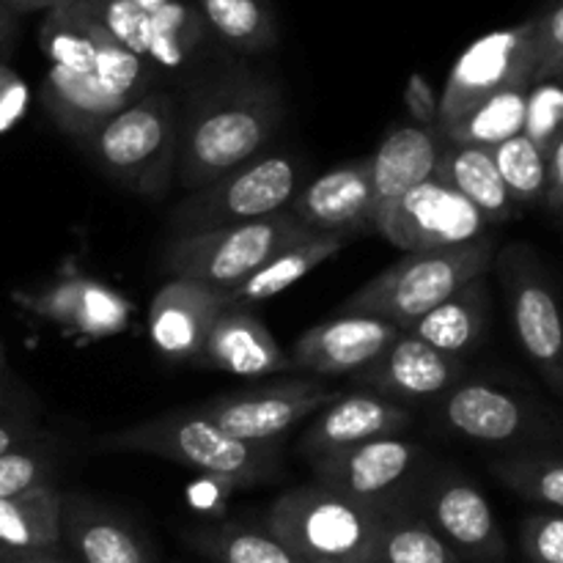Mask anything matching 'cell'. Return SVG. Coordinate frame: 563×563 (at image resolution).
Wrapping results in <instances>:
<instances>
[{
  "instance_id": "cell-23",
  "label": "cell",
  "mask_w": 563,
  "mask_h": 563,
  "mask_svg": "<svg viewBox=\"0 0 563 563\" xmlns=\"http://www.w3.org/2000/svg\"><path fill=\"white\" fill-rule=\"evenodd\" d=\"M64 542L80 563H154L143 539L104 506L64 493Z\"/></svg>"
},
{
  "instance_id": "cell-28",
  "label": "cell",
  "mask_w": 563,
  "mask_h": 563,
  "mask_svg": "<svg viewBox=\"0 0 563 563\" xmlns=\"http://www.w3.org/2000/svg\"><path fill=\"white\" fill-rule=\"evenodd\" d=\"M374 563H465L407 504L383 509Z\"/></svg>"
},
{
  "instance_id": "cell-40",
  "label": "cell",
  "mask_w": 563,
  "mask_h": 563,
  "mask_svg": "<svg viewBox=\"0 0 563 563\" xmlns=\"http://www.w3.org/2000/svg\"><path fill=\"white\" fill-rule=\"evenodd\" d=\"M548 203L563 212V135L548 154Z\"/></svg>"
},
{
  "instance_id": "cell-11",
  "label": "cell",
  "mask_w": 563,
  "mask_h": 563,
  "mask_svg": "<svg viewBox=\"0 0 563 563\" xmlns=\"http://www.w3.org/2000/svg\"><path fill=\"white\" fill-rule=\"evenodd\" d=\"M416 511L465 563H506L509 550L498 517L482 487L462 473L443 471L427 478Z\"/></svg>"
},
{
  "instance_id": "cell-37",
  "label": "cell",
  "mask_w": 563,
  "mask_h": 563,
  "mask_svg": "<svg viewBox=\"0 0 563 563\" xmlns=\"http://www.w3.org/2000/svg\"><path fill=\"white\" fill-rule=\"evenodd\" d=\"M520 542L528 563H563V511H539L528 517Z\"/></svg>"
},
{
  "instance_id": "cell-2",
  "label": "cell",
  "mask_w": 563,
  "mask_h": 563,
  "mask_svg": "<svg viewBox=\"0 0 563 563\" xmlns=\"http://www.w3.org/2000/svg\"><path fill=\"white\" fill-rule=\"evenodd\" d=\"M278 124V102L258 82L209 93L179 124L176 174L185 190H198L258 157Z\"/></svg>"
},
{
  "instance_id": "cell-38",
  "label": "cell",
  "mask_w": 563,
  "mask_h": 563,
  "mask_svg": "<svg viewBox=\"0 0 563 563\" xmlns=\"http://www.w3.org/2000/svg\"><path fill=\"white\" fill-rule=\"evenodd\" d=\"M143 14L152 16L157 25H163L170 36L176 38L179 44L192 42V36L201 27V16H198L196 5L192 0H132Z\"/></svg>"
},
{
  "instance_id": "cell-44",
  "label": "cell",
  "mask_w": 563,
  "mask_h": 563,
  "mask_svg": "<svg viewBox=\"0 0 563 563\" xmlns=\"http://www.w3.org/2000/svg\"><path fill=\"white\" fill-rule=\"evenodd\" d=\"M5 374V355H3V346H0V377Z\"/></svg>"
},
{
  "instance_id": "cell-9",
  "label": "cell",
  "mask_w": 563,
  "mask_h": 563,
  "mask_svg": "<svg viewBox=\"0 0 563 563\" xmlns=\"http://www.w3.org/2000/svg\"><path fill=\"white\" fill-rule=\"evenodd\" d=\"M339 396L319 379H284L262 388L231 390L196 407L214 427L253 445H278V438L317 416Z\"/></svg>"
},
{
  "instance_id": "cell-41",
  "label": "cell",
  "mask_w": 563,
  "mask_h": 563,
  "mask_svg": "<svg viewBox=\"0 0 563 563\" xmlns=\"http://www.w3.org/2000/svg\"><path fill=\"white\" fill-rule=\"evenodd\" d=\"M0 563H71L58 553H38V550H9L0 548Z\"/></svg>"
},
{
  "instance_id": "cell-7",
  "label": "cell",
  "mask_w": 563,
  "mask_h": 563,
  "mask_svg": "<svg viewBox=\"0 0 563 563\" xmlns=\"http://www.w3.org/2000/svg\"><path fill=\"white\" fill-rule=\"evenodd\" d=\"M300 190V165L289 154H262L192 190L170 212L176 234L264 220L289 209Z\"/></svg>"
},
{
  "instance_id": "cell-13",
  "label": "cell",
  "mask_w": 563,
  "mask_h": 563,
  "mask_svg": "<svg viewBox=\"0 0 563 563\" xmlns=\"http://www.w3.org/2000/svg\"><path fill=\"white\" fill-rule=\"evenodd\" d=\"M517 341L544 383L563 394V313L548 280L522 247L500 258Z\"/></svg>"
},
{
  "instance_id": "cell-16",
  "label": "cell",
  "mask_w": 563,
  "mask_h": 563,
  "mask_svg": "<svg viewBox=\"0 0 563 563\" xmlns=\"http://www.w3.org/2000/svg\"><path fill=\"white\" fill-rule=\"evenodd\" d=\"M399 333L401 330L385 319L339 313L335 319L313 324L291 344V368L317 377H355L372 366Z\"/></svg>"
},
{
  "instance_id": "cell-32",
  "label": "cell",
  "mask_w": 563,
  "mask_h": 563,
  "mask_svg": "<svg viewBox=\"0 0 563 563\" xmlns=\"http://www.w3.org/2000/svg\"><path fill=\"white\" fill-rule=\"evenodd\" d=\"M493 473L520 498L550 511H563V456L515 454L493 462Z\"/></svg>"
},
{
  "instance_id": "cell-42",
  "label": "cell",
  "mask_w": 563,
  "mask_h": 563,
  "mask_svg": "<svg viewBox=\"0 0 563 563\" xmlns=\"http://www.w3.org/2000/svg\"><path fill=\"white\" fill-rule=\"evenodd\" d=\"M11 11H53L66 0H3Z\"/></svg>"
},
{
  "instance_id": "cell-12",
  "label": "cell",
  "mask_w": 563,
  "mask_h": 563,
  "mask_svg": "<svg viewBox=\"0 0 563 563\" xmlns=\"http://www.w3.org/2000/svg\"><path fill=\"white\" fill-rule=\"evenodd\" d=\"M487 229L489 220L438 176L412 187L377 223L379 234L405 253L467 245L487 236Z\"/></svg>"
},
{
  "instance_id": "cell-20",
  "label": "cell",
  "mask_w": 563,
  "mask_h": 563,
  "mask_svg": "<svg viewBox=\"0 0 563 563\" xmlns=\"http://www.w3.org/2000/svg\"><path fill=\"white\" fill-rule=\"evenodd\" d=\"M223 297L212 286L185 278H168L148 306V339L168 361L196 363Z\"/></svg>"
},
{
  "instance_id": "cell-26",
  "label": "cell",
  "mask_w": 563,
  "mask_h": 563,
  "mask_svg": "<svg viewBox=\"0 0 563 563\" xmlns=\"http://www.w3.org/2000/svg\"><path fill=\"white\" fill-rule=\"evenodd\" d=\"M434 176L465 196L489 220V225L506 223L517 214L515 201L495 165L493 148L445 143Z\"/></svg>"
},
{
  "instance_id": "cell-30",
  "label": "cell",
  "mask_w": 563,
  "mask_h": 563,
  "mask_svg": "<svg viewBox=\"0 0 563 563\" xmlns=\"http://www.w3.org/2000/svg\"><path fill=\"white\" fill-rule=\"evenodd\" d=\"M203 25L240 53H264L278 42L267 0H192Z\"/></svg>"
},
{
  "instance_id": "cell-6",
  "label": "cell",
  "mask_w": 563,
  "mask_h": 563,
  "mask_svg": "<svg viewBox=\"0 0 563 563\" xmlns=\"http://www.w3.org/2000/svg\"><path fill=\"white\" fill-rule=\"evenodd\" d=\"M311 234L313 231L291 218L289 209L251 223L176 234L165 251V269L170 278L196 280L225 291L256 273L275 253Z\"/></svg>"
},
{
  "instance_id": "cell-24",
  "label": "cell",
  "mask_w": 563,
  "mask_h": 563,
  "mask_svg": "<svg viewBox=\"0 0 563 563\" xmlns=\"http://www.w3.org/2000/svg\"><path fill=\"white\" fill-rule=\"evenodd\" d=\"M350 242V236L344 234H311L306 240L295 242V245L284 247L280 253H275L269 262H264L262 267L253 275H247L242 284H236L234 289L220 291L225 308H251L258 302L269 300V297L280 295L289 286H295L297 280L306 278L308 273L324 264L328 258H333L335 253L344 251V245Z\"/></svg>"
},
{
  "instance_id": "cell-34",
  "label": "cell",
  "mask_w": 563,
  "mask_h": 563,
  "mask_svg": "<svg viewBox=\"0 0 563 563\" xmlns=\"http://www.w3.org/2000/svg\"><path fill=\"white\" fill-rule=\"evenodd\" d=\"M53 451L38 438L3 454L0 456V500L27 493L38 484H49L53 482Z\"/></svg>"
},
{
  "instance_id": "cell-39",
  "label": "cell",
  "mask_w": 563,
  "mask_h": 563,
  "mask_svg": "<svg viewBox=\"0 0 563 563\" xmlns=\"http://www.w3.org/2000/svg\"><path fill=\"white\" fill-rule=\"evenodd\" d=\"M36 438V429H33V423L27 421L25 416L11 410H0V456L20 449V445L33 443Z\"/></svg>"
},
{
  "instance_id": "cell-36",
  "label": "cell",
  "mask_w": 563,
  "mask_h": 563,
  "mask_svg": "<svg viewBox=\"0 0 563 563\" xmlns=\"http://www.w3.org/2000/svg\"><path fill=\"white\" fill-rule=\"evenodd\" d=\"M537 20V31H533V82L544 80H561L563 77V0L555 3L553 9L544 11Z\"/></svg>"
},
{
  "instance_id": "cell-3",
  "label": "cell",
  "mask_w": 563,
  "mask_h": 563,
  "mask_svg": "<svg viewBox=\"0 0 563 563\" xmlns=\"http://www.w3.org/2000/svg\"><path fill=\"white\" fill-rule=\"evenodd\" d=\"M493 258L495 242L489 236L460 247H445V251L405 253L399 262L385 267L355 295L346 297L339 313L377 317L399 330H407L462 286L487 275Z\"/></svg>"
},
{
  "instance_id": "cell-8",
  "label": "cell",
  "mask_w": 563,
  "mask_h": 563,
  "mask_svg": "<svg viewBox=\"0 0 563 563\" xmlns=\"http://www.w3.org/2000/svg\"><path fill=\"white\" fill-rule=\"evenodd\" d=\"M533 31L537 20L493 31L476 38L451 66L449 80L438 102L440 130L465 119L473 108L520 82H533Z\"/></svg>"
},
{
  "instance_id": "cell-19",
  "label": "cell",
  "mask_w": 563,
  "mask_h": 563,
  "mask_svg": "<svg viewBox=\"0 0 563 563\" xmlns=\"http://www.w3.org/2000/svg\"><path fill=\"white\" fill-rule=\"evenodd\" d=\"M412 412L399 401L383 399L372 390L339 394L328 407L313 416L311 427L300 440V451L308 460L335 454L352 445L377 438H390L410 427Z\"/></svg>"
},
{
  "instance_id": "cell-35",
  "label": "cell",
  "mask_w": 563,
  "mask_h": 563,
  "mask_svg": "<svg viewBox=\"0 0 563 563\" xmlns=\"http://www.w3.org/2000/svg\"><path fill=\"white\" fill-rule=\"evenodd\" d=\"M522 135L537 143L544 154H550L553 143L563 135V82H531Z\"/></svg>"
},
{
  "instance_id": "cell-1",
  "label": "cell",
  "mask_w": 563,
  "mask_h": 563,
  "mask_svg": "<svg viewBox=\"0 0 563 563\" xmlns=\"http://www.w3.org/2000/svg\"><path fill=\"white\" fill-rule=\"evenodd\" d=\"M93 451L146 454L203 473L225 487H256L278 473V445H253L214 427L207 416L170 410L93 438Z\"/></svg>"
},
{
  "instance_id": "cell-4",
  "label": "cell",
  "mask_w": 563,
  "mask_h": 563,
  "mask_svg": "<svg viewBox=\"0 0 563 563\" xmlns=\"http://www.w3.org/2000/svg\"><path fill=\"white\" fill-rule=\"evenodd\" d=\"M383 509L355 504L319 484L273 500L264 526L306 563H374Z\"/></svg>"
},
{
  "instance_id": "cell-5",
  "label": "cell",
  "mask_w": 563,
  "mask_h": 563,
  "mask_svg": "<svg viewBox=\"0 0 563 563\" xmlns=\"http://www.w3.org/2000/svg\"><path fill=\"white\" fill-rule=\"evenodd\" d=\"M99 168L141 196H163L174 179L179 115L168 93H143L88 135Z\"/></svg>"
},
{
  "instance_id": "cell-21",
  "label": "cell",
  "mask_w": 563,
  "mask_h": 563,
  "mask_svg": "<svg viewBox=\"0 0 563 563\" xmlns=\"http://www.w3.org/2000/svg\"><path fill=\"white\" fill-rule=\"evenodd\" d=\"M198 366L234 377H267L295 372L289 352L280 350L267 324L251 308H223L209 330Z\"/></svg>"
},
{
  "instance_id": "cell-45",
  "label": "cell",
  "mask_w": 563,
  "mask_h": 563,
  "mask_svg": "<svg viewBox=\"0 0 563 563\" xmlns=\"http://www.w3.org/2000/svg\"><path fill=\"white\" fill-rule=\"evenodd\" d=\"M559 82H563V77H561V80H559Z\"/></svg>"
},
{
  "instance_id": "cell-31",
  "label": "cell",
  "mask_w": 563,
  "mask_h": 563,
  "mask_svg": "<svg viewBox=\"0 0 563 563\" xmlns=\"http://www.w3.org/2000/svg\"><path fill=\"white\" fill-rule=\"evenodd\" d=\"M190 544L212 563H306L269 531H256L236 522L192 531Z\"/></svg>"
},
{
  "instance_id": "cell-15",
  "label": "cell",
  "mask_w": 563,
  "mask_h": 563,
  "mask_svg": "<svg viewBox=\"0 0 563 563\" xmlns=\"http://www.w3.org/2000/svg\"><path fill=\"white\" fill-rule=\"evenodd\" d=\"M434 416L449 432L484 445L537 438L548 427V418L537 407L487 383H460L440 396Z\"/></svg>"
},
{
  "instance_id": "cell-43",
  "label": "cell",
  "mask_w": 563,
  "mask_h": 563,
  "mask_svg": "<svg viewBox=\"0 0 563 563\" xmlns=\"http://www.w3.org/2000/svg\"><path fill=\"white\" fill-rule=\"evenodd\" d=\"M11 22H14V11H11L9 5H5L3 0H0V44H3L5 38H9Z\"/></svg>"
},
{
  "instance_id": "cell-17",
  "label": "cell",
  "mask_w": 563,
  "mask_h": 563,
  "mask_svg": "<svg viewBox=\"0 0 563 563\" xmlns=\"http://www.w3.org/2000/svg\"><path fill=\"white\" fill-rule=\"evenodd\" d=\"M465 377L462 357H451L401 330L399 339L355 383L390 401H438Z\"/></svg>"
},
{
  "instance_id": "cell-27",
  "label": "cell",
  "mask_w": 563,
  "mask_h": 563,
  "mask_svg": "<svg viewBox=\"0 0 563 563\" xmlns=\"http://www.w3.org/2000/svg\"><path fill=\"white\" fill-rule=\"evenodd\" d=\"M64 493L55 482L0 500V548L58 553L64 533Z\"/></svg>"
},
{
  "instance_id": "cell-10",
  "label": "cell",
  "mask_w": 563,
  "mask_h": 563,
  "mask_svg": "<svg viewBox=\"0 0 563 563\" xmlns=\"http://www.w3.org/2000/svg\"><path fill=\"white\" fill-rule=\"evenodd\" d=\"M427 462L421 445L390 434L352 449L311 460L319 487L355 500V504L388 509L401 504V489L418 476Z\"/></svg>"
},
{
  "instance_id": "cell-18",
  "label": "cell",
  "mask_w": 563,
  "mask_h": 563,
  "mask_svg": "<svg viewBox=\"0 0 563 563\" xmlns=\"http://www.w3.org/2000/svg\"><path fill=\"white\" fill-rule=\"evenodd\" d=\"M289 214L313 234H344L374 229V187L372 157L352 159L328 170L311 185L297 190Z\"/></svg>"
},
{
  "instance_id": "cell-29",
  "label": "cell",
  "mask_w": 563,
  "mask_h": 563,
  "mask_svg": "<svg viewBox=\"0 0 563 563\" xmlns=\"http://www.w3.org/2000/svg\"><path fill=\"white\" fill-rule=\"evenodd\" d=\"M528 91H531V82L504 88V91L484 99V102L478 104V108H473L465 119L443 126L440 135L449 143H460V146H500V143H506L509 137L520 135L522 126H526Z\"/></svg>"
},
{
  "instance_id": "cell-22",
  "label": "cell",
  "mask_w": 563,
  "mask_h": 563,
  "mask_svg": "<svg viewBox=\"0 0 563 563\" xmlns=\"http://www.w3.org/2000/svg\"><path fill=\"white\" fill-rule=\"evenodd\" d=\"M443 143L440 135L421 124H401L390 130L372 157V187H374V229L379 220L421 181L432 179L438 170Z\"/></svg>"
},
{
  "instance_id": "cell-14",
  "label": "cell",
  "mask_w": 563,
  "mask_h": 563,
  "mask_svg": "<svg viewBox=\"0 0 563 563\" xmlns=\"http://www.w3.org/2000/svg\"><path fill=\"white\" fill-rule=\"evenodd\" d=\"M11 300L64 333L82 339L119 335L132 319V302L110 284L88 275H66L42 289H20Z\"/></svg>"
},
{
  "instance_id": "cell-25",
  "label": "cell",
  "mask_w": 563,
  "mask_h": 563,
  "mask_svg": "<svg viewBox=\"0 0 563 563\" xmlns=\"http://www.w3.org/2000/svg\"><path fill=\"white\" fill-rule=\"evenodd\" d=\"M489 324V289L487 280L476 278L462 286L460 291L423 313L418 322H412L405 333L416 335L423 344L434 346L451 357H462L484 339Z\"/></svg>"
},
{
  "instance_id": "cell-33",
  "label": "cell",
  "mask_w": 563,
  "mask_h": 563,
  "mask_svg": "<svg viewBox=\"0 0 563 563\" xmlns=\"http://www.w3.org/2000/svg\"><path fill=\"white\" fill-rule=\"evenodd\" d=\"M493 157L517 209L548 201V154L537 143L520 132L495 146Z\"/></svg>"
}]
</instances>
